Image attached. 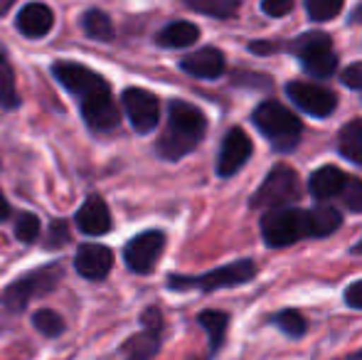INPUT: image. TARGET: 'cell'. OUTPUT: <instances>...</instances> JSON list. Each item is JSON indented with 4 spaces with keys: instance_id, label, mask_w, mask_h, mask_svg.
<instances>
[{
    "instance_id": "6da1fadb",
    "label": "cell",
    "mask_w": 362,
    "mask_h": 360,
    "mask_svg": "<svg viewBox=\"0 0 362 360\" xmlns=\"http://www.w3.org/2000/svg\"><path fill=\"white\" fill-rule=\"evenodd\" d=\"M207 131V119L197 106L187 101H170L168 106V129L158 141V153L165 161H177L187 156L202 139Z\"/></svg>"
},
{
    "instance_id": "7a4b0ae2",
    "label": "cell",
    "mask_w": 362,
    "mask_h": 360,
    "mask_svg": "<svg viewBox=\"0 0 362 360\" xmlns=\"http://www.w3.org/2000/svg\"><path fill=\"white\" fill-rule=\"evenodd\" d=\"M254 126L259 129V134L269 141L276 151H291L296 149L303 126H300L298 116L293 111H288L279 101H262L252 114Z\"/></svg>"
},
{
    "instance_id": "3957f363",
    "label": "cell",
    "mask_w": 362,
    "mask_h": 360,
    "mask_svg": "<svg viewBox=\"0 0 362 360\" xmlns=\"http://www.w3.org/2000/svg\"><path fill=\"white\" fill-rule=\"evenodd\" d=\"M262 237L269 247H288L310 235V212L300 207H276L262 217Z\"/></svg>"
},
{
    "instance_id": "277c9868",
    "label": "cell",
    "mask_w": 362,
    "mask_h": 360,
    "mask_svg": "<svg viewBox=\"0 0 362 360\" xmlns=\"http://www.w3.org/2000/svg\"><path fill=\"white\" fill-rule=\"evenodd\" d=\"M59 279H62V267L59 265H49V267H42V269L28 272L3 289L0 303H3L5 308H10V311H23L35 296L49 294L52 289H57Z\"/></svg>"
},
{
    "instance_id": "5b68a950",
    "label": "cell",
    "mask_w": 362,
    "mask_h": 360,
    "mask_svg": "<svg viewBox=\"0 0 362 360\" xmlns=\"http://www.w3.org/2000/svg\"><path fill=\"white\" fill-rule=\"evenodd\" d=\"M291 52L300 59L303 69L315 79H328L338 67V54L333 52V40L325 33L300 35L291 42Z\"/></svg>"
},
{
    "instance_id": "8992f818",
    "label": "cell",
    "mask_w": 362,
    "mask_h": 360,
    "mask_svg": "<svg viewBox=\"0 0 362 360\" xmlns=\"http://www.w3.org/2000/svg\"><path fill=\"white\" fill-rule=\"evenodd\" d=\"M300 195V182L293 168L276 166L272 173L264 178L259 190L252 197V207L264 210H276V207H291Z\"/></svg>"
},
{
    "instance_id": "52a82bcc",
    "label": "cell",
    "mask_w": 362,
    "mask_h": 360,
    "mask_svg": "<svg viewBox=\"0 0 362 360\" xmlns=\"http://www.w3.org/2000/svg\"><path fill=\"white\" fill-rule=\"evenodd\" d=\"M257 274L252 260H239L234 265L219 267L200 277H170L168 286L170 289H200V291H217V289H229L239 286V284H247L249 279Z\"/></svg>"
},
{
    "instance_id": "ba28073f",
    "label": "cell",
    "mask_w": 362,
    "mask_h": 360,
    "mask_svg": "<svg viewBox=\"0 0 362 360\" xmlns=\"http://www.w3.org/2000/svg\"><path fill=\"white\" fill-rule=\"evenodd\" d=\"M79 109H81L84 121L89 124V129H94V131H111V129H116L121 121V109L114 101L109 82L99 84L96 89L79 96Z\"/></svg>"
},
{
    "instance_id": "9c48e42d",
    "label": "cell",
    "mask_w": 362,
    "mask_h": 360,
    "mask_svg": "<svg viewBox=\"0 0 362 360\" xmlns=\"http://www.w3.org/2000/svg\"><path fill=\"white\" fill-rule=\"evenodd\" d=\"M286 96L300 111L315 119H328L338 106V96L333 91L313 82H288Z\"/></svg>"
},
{
    "instance_id": "30bf717a",
    "label": "cell",
    "mask_w": 362,
    "mask_h": 360,
    "mask_svg": "<svg viewBox=\"0 0 362 360\" xmlns=\"http://www.w3.org/2000/svg\"><path fill=\"white\" fill-rule=\"evenodd\" d=\"M163 247H165V235L158 230L151 232H141L134 240L126 245L124 250V260L126 267L136 274H151L156 269L158 260L163 255Z\"/></svg>"
},
{
    "instance_id": "8fae6325",
    "label": "cell",
    "mask_w": 362,
    "mask_h": 360,
    "mask_svg": "<svg viewBox=\"0 0 362 360\" xmlns=\"http://www.w3.org/2000/svg\"><path fill=\"white\" fill-rule=\"evenodd\" d=\"M121 104L126 109L131 126H134L139 134H148L158 126L160 121V101L156 94L146 89H126L121 96Z\"/></svg>"
},
{
    "instance_id": "7c38bea8",
    "label": "cell",
    "mask_w": 362,
    "mask_h": 360,
    "mask_svg": "<svg viewBox=\"0 0 362 360\" xmlns=\"http://www.w3.org/2000/svg\"><path fill=\"white\" fill-rule=\"evenodd\" d=\"M160 328H163V318L158 308H148L144 313V331L136 333L129 338L121 353L126 356V360H151L160 348Z\"/></svg>"
},
{
    "instance_id": "4fadbf2b",
    "label": "cell",
    "mask_w": 362,
    "mask_h": 360,
    "mask_svg": "<svg viewBox=\"0 0 362 360\" xmlns=\"http://www.w3.org/2000/svg\"><path fill=\"white\" fill-rule=\"evenodd\" d=\"M252 156V141L244 134L242 129H232L222 141V149H219V158H217V173L222 178L234 175L239 168H244V163Z\"/></svg>"
},
{
    "instance_id": "5bb4252c",
    "label": "cell",
    "mask_w": 362,
    "mask_h": 360,
    "mask_svg": "<svg viewBox=\"0 0 362 360\" xmlns=\"http://www.w3.org/2000/svg\"><path fill=\"white\" fill-rule=\"evenodd\" d=\"M74 267L89 281H101L109 277L111 267H114V255L104 245H81L76 250Z\"/></svg>"
},
{
    "instance_id": "9a60e30c",
    "label": "cell",
    "mask_w": 362,
    "mask_h": 360,
    "mask_svg": "<svg viewBox=\"0 0 362 360\" xmlns=\"http://www.w3.org/2000/svg\"><path fill=\"white\" fill-rule=\"evenodd\" d=\"M52 74H54V79L74 96H84L86 91L96 89L99 84L106 82L104 77H99V74L91 72L89 67H81V64H76V62H54Z\"/></svg>"
},
{
    "instance_id": "2e32d148",
    "label": "cell",
    "mask_w": 362,
    "mask_h": 360,
    "mask_svg": "<svg viewBox=\"0 0 362 360\" xmlns=\"http://www.w3.org/2000/svg\"><path fill=\"white\" fill-rule=\"evenodd\" d=\"M76 227L89 237H101L111 230V212L104 197L91 195L84 205L76 210Z\"/></svg>"
},
{
    "instance_id": "e0dca14e",
    "label": "cell",
    "mask_w": 362,
    "mask_h": 360,
    "mask_svg": "<svg viewBox=\"0 0 362 360\" xmlns=\"http://www.w3.org/2000/svg\"><path fill=\"white\" fill-rule=\"evenodd\" d=\"M180 67L197 79H217L224 74V54L215 47H202L182 57Z\"/></svg>"
},
{
    "instance_id": "ac0fdd59",
    "label": "cell",
    "mask_w": 362,
    "mask_h": 360,
    "mask_svg": "<svg viewBox=\"0 0 362 360\" xmlns=\"http://www.w3.org/2000/svg\"><path fill=\"white\" fill-rule=\"evenodd\" d=\"M54 25V13L45 3H30L20 10L18 30L25 37H45Z\"/></svg>"
},
{
    "instance_id": "d6986e66",
    "label": "cell",
    "mask_w": 362,
    "mask_h": 360,
    "mask_svg": "<svg viewBox=\"0 0 362 360\" xmlns=\"http://www.w3.org/2000/svg\"><path fill=\"white\" fill-rule=\"evenodd\" d=\"M345 180H348V175L340 168H335V166H323V168H318L308 178V187H310V192H313V197H318V200H330V197L340 195V190L345 187Z\"/></svg>"
},
{
    "instance_id": "ffe728a7",
    "label": "cell",
    "mask_w": 362,
    "mask_h": 360,
    "mask_svg": "<svg viewBox=\"0 0 362 360\" xmlns=\"http://www.w3.org/2000/svg\"><path fill=\"white\" fill-rule=\"evenodd\" d=\"M197 37H200V30H197L195 25L185 23V20H175V23L165 25V28L158 33V45H160V47L180 50V47L195 45Z\"/></svg>"
},
{
    "instance_id": "44dd1931",
    "label": "cell",
    "mask_w": 362,
    "mask_h": 360,
    "mask_svg": "<svg viewBox=\"0 0 362 360\" xmlns=\"http://www.w3.org/2000/svg\"><path fill=\"white\" fill-rule=\"evenodd\" d=\"M338 151L343 158L362 166V119H353L348 126H343L338 136Z\"/></svg>"
},
{
    "instance_id": "7402d4cb",
    "label": "cell",
    "mask_w": 362,
    "mask_h": 360,
    "mask_svg": "<svg viewBox=\"0 0 362 360\" xmlns=\"http://www.w3.org/2000/svg\"><path fill=\"white\" fill-rule=\"evenodd\" d=\"M343 225V215L335 207L320 205L310 210V235L313 237H328Z\"/></svg>"
},
{
    "instance_id": "603a6c76",
    "label": "cell",
    "mask_w": 362,
    "mask_h": 360,
    "mask_svg": "<svg viewBox=\"0 0 362 360\" xmlns=\"http://www.w3.org/2000/svg\"><path fill=\"white\" fill-rule=\"evenodd\" d=\"M81 28L89 35L91 40H99V42H109L114 40V25H111V18L101 10H86L81 15Z\"/></svg>"
},
{
    "instance_id": "cb8c5ba5",
    "label": "cell",
    "mask_w": 362,
    "mask_h": 360,
    "mask_svg": "<svg viewBox=\"0 0 362 360\" xmlns=\"http://www.w3.org/2000/svg\"><path fill=\"white\" fill-rule=\"evenodd\" d=\"M185 5L190 10H195V13L217 20L234 18L239 10V0H185Z\"/></svg>"
},
{
    "instance_id": "d4e9b609",
    "label": "cell",
    "mask_w": 362,
    "mask_h": 360,
    "mask_svg": "<svg viewBox=\"0 0 362 360\" xmlns=\"http://www.w3.org/2000/svg\"><path fill=\"white\" fill-rule=\"evenodd\" d=\"M197 323H200V326L207 331V336H210L212 353L219 351V346H222V341H224V333H227V326H229L227 313L224 311H202L200 316H197Z\"/></svg>"
},
{
    "instance_id": "484cf974",
    "label": "cell",
    "mask_w": 362,
    "mask_h": 360,
    "mask_svg": "<svg viewBox=\"0 0 362 360\" xmlns=\"http://www.w3.org/2000/svg\"><path fill=\"white\" fill-rule=\"evenodd\" d=\"M18 104H20V94L18 87H15V72L8 59L0 54V106L3 109H18Z\"/></svg>"
},
{
    "instance_id": "4316f807",
    "label": "cell",
    "mask_w": 362,
    "mask_h": 360,
    "mask_svg": "<svg viewBox=\"0 0 362 360\" xmlns=\"http://www.w3.org/2000/svg\"><path fill=\"white\" fill-rule=\"evenodd\" d=\"M345 0H305V13L315 23H325V20H333L340 15Z\"/></svg>"
},
{
    "instance_id": "83f0119b",
    "label": "cell",
    "mask_w": 362,
    "mask_h": 360,
    "mask_svg": "<svg viewBox=\"0 0 362 360\" xmlns=\"http://www.w3.org/2000/svg\"><path fill=\"white\" fill-rule=\"evenodd\" d=\"M274 326L279 328L281 333H286L288 338H300L305 333V318L300 316L298 311H293V308H288V311H279L276 316H274Z\"/></svg>"
},
{
    "instance_id": "f1b7e54d",
    "label": "cell",
    "mask_w": 362,
    "mask_h": 360,
    "mask_svg": "<svg viewBox=\"0 0 362 360\" xmlns=\"http://www.w3.org/2000/svg\"><path fill=\"white\" fill-rule=\"evenodd\" d=\"M33 323H35V328L47 338H57L59 333L64 331L62 316H59L57 311H52V308H42V311H37L33 316Z\"/></svg>"
},
{
    "instance_id": "f546056e",
    "label": "cell",
    "mask_w": 362,
    "mask_h": 360,
    "mask_svg": "<svg viewBox=\"0 0 362 360\" xmlns=\"http://www.w3.org/2000/svg\"><path fill=\"white\" fill-rule=\"evenodd\" d=\"M15 237L25 245L35 242L40 237V217L33 212H23V215L15 220Z\"/></svg>"
},
{
    "instance_id": "4dcf8cb0",
    "label": "cell",
    "mask_w": 362,
    "mask_h": 360,
    "mask_svg": "<svg viewBox=\"0 0 362 360\" xmlns=\"http://www.w3.org/2000/svg\"><path fill=\"white\" fill-rule=\"evenodd\" d=\"M340 197H343V202H345L348 210L362 212V180L355 178V175H348L345 187L340 190Z\"/></svg>"
},
{
    "instance_id": "1f68e13d",
    "label": "cell",
    "mask_w": 362,
    "mask_h": 360,
    "mask_svg": "<svg viewBox=\"0 0 362 360\" xmlns=\"http://www.w3.org/2000/svg\"><path fill=\"white\" fill-rule=\"evenodd\" d=\"M69 242V227L64 220H54L52 225H49V232H47V242H45V247H49V250H57V247L67 245Z\"/></svg>"
},
{
    "instance_id": "d6a6232c",
    "label": "cell",
    "mask_w": 362,
    "mask_h": 360,
    "mask_svg": "<svg viewBox=\"0 0 362 360\" xmlns=\"http://www.w3.org/2000/svg\"><path fill=\"white\" fill-rule=\"evenodd\" d=\"M291 8H293V0H264L262 3V10L272 18H284L291 13Z\"/></svg>"
},
{
    "instance_id": "836d02e7",
    "label": "cell",
    "mask_w": 362,
    "mask_h": 360,
    "mask_svg": "<svg viewBox=\"0 0 362 360\" xmlns=\"http://www.w3.org/2000/svg\"><path fill=\"white\" fill-rule=\"evenodd\" d=\"M343 84L345 87H350V89H362V62H355V64H350L348 69L343 72Z\"/></svg>"
},
{
    "instance_id": "e575fe53",
    "label": "cell",
    "mask_w": 362,
    "mask_h": 360,
    "mask_svg": "<svg viewBox=\"0 0 362 360\" xmlns=\"http://www.w3.org/2000/svg\"><path fill=\"white\" fill-rule=\"evenodd\" d=\"M345 303L350 308H362V279L360 281H353L345 289Z\"/></svg>"
},
{
    "instance_id": "d590c367",
    "label": "cell",
    "mask_w": 362,
    "mask_h": 360,
    "mask_svg": "<svg viewBox=\"0 0 362 360\" xmlns=\"http://www.w3.org/2000/svg\"><path fill=\"white\" fill-rule=\"evenodd\" d=\"M8 217H10V205H8V200H5L3 190H0V222H5Z\"/></svg>"
},
{
    "instance_id": "8d00e7d4",
    "label": "cell",
    "mask_w": 362,
    "mask_h": 360,
    "mask_svg": "<svg viewBox=\"0 0 362 360\" xmlns=\"http://www.w3.org/2000/svg\"><path fill=\"white\" fill-rule=\"evenodd\" d=\"M13 3L15 0H0V15H5L10 8H13Z\"/></svg>"
},
{
    "instance_id": "74e56055",
    "label": "cell",
    "mask_w": 362,
    "mask_h": 360,
    "mask_svg": "<svg viewBox=\"0 0 362 360\" xmlns=\"http://www.w3.org/2000/svg\"><path fill=\"white\" fill-rule=\"evenodd\" d=\"M355 360H362V351L358 353V356H355Z\"/></svg>"
}]
</instances>
